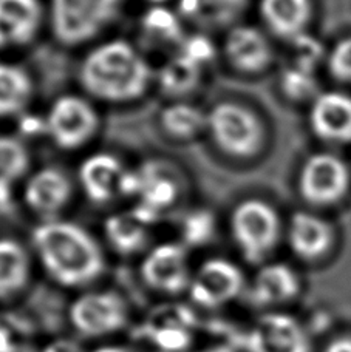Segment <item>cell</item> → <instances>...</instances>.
Instances as JSON below:
<instances>
[{"label":"cell","mask_w":351,"mask_h":352,"mask_svg":"<svg viewBox=\"0 0 351 352\" xmlns=\"http://www.w3.org/2000/svg\"><path fill=\"white\" fill-rule=\"evenodd\" d=\"M33 246L43 269L62 286H85L104 270L99 244L74 223L48 219L39 224L33 230Z\"/></svg>","instance_id":"6da1fadb"},{"label":"cell","mask_w":351,"mask_h":352,"mask_svg":"<svg viewBox=\"0 0 351 352\" xmlns=\"http://www.w3.org/2000/svg\"><path fill=\"white\" fill-rule=\"evenodd\" d=\"M79 79L92 96L121 104L146 93L152 68L131 43L116 39L101 43L85 56Z\"/></svg>","instance_id":"7a4b0ae2"},{"label":"cell","mask_w":351,"mask_h":352,"mask_svg":"<svg viewBox=\"0 0 351 352\" xmlns=\"http://www.w3.org/2000/svg\"><path fill=\"white\" fill-rule=\"evenodd\" d=\"M123 0H52L50 22L56 39L79 45L115 21Z\"/></svg>","instance_id":"3957f363"},{"label":"cell","mask_w":351,"mask_h":352,"mask_svg":"<svg viewBox=\"0 0 351 352\" xmlns=\"http://www.w3.org/2000/svg\"><path fill=\"white\" fill-rule=\"evenodd\" d=\"M215 146L234 158H253L263 146V125L255 113L237 102H220L208 113Z\"/></svg>","instance_id":"277c9868"},{"label":"cell","mask_w":351,"mask_h":352,"mask_svg":"<svg viewBox=\"0 0 351 352\" xmlns=\"http://www.w3.org/2000/svg\"><path fill=\"white\" fill-rule=\"evenodd\" d=\"M231 232L244 258L257 264L265 260L277 244L280 219L265 201L246 199L231 215Z\"/></svg>","instance_id":"5b68a950"},{"label":"cell","mask_w":351,"mask_h":352,"mask_svg":"<svg viewBox=\"0 0 351 352\" xmlns=\"http://www.w3.org/2000/svg\"><path fill=\"white\" fill-rule=\"evenodd\" d=\"M180 193L177 178L161 162H146L136 170H127L123 197H135L131 210L144 224H153L171 209Z\"/></svg>","instance_id":"8992f818"},{"label":"cell","mask_w":351,"mask_h":352,"mask_svg":"<svg viewBox=\"0 0 351 352\" xmlns=\"http://www.w3.org/2000/svg\"><path fill=\"white\" fill-rule=\"evenodd\" d=\"M99 118L89 100L65 94L54 100L45 118V133L56 146L74 150L85 146L98 131Z\"/></svg>","instance_id":"52a82bcc"},{"label":"cell","mask_w":351,"mask_h":352,"mask_svg":"<svg viewBox=\"0 0 351 352\" xmlns=\"http://www.w3.org/2000/svg\"><path fill=\"white\" fill-rule=\"evenodd\" d=\"M68 316L81 336L103 337L123 329L129 311L115 292H89L73 301Z\"/></svg>","instance_id":"ba28073f"},{"label":"cell","mask_w":351,"mask_h":352,"mask_svg":"<svg viewBox=\"0 0 351 352\" xmlns=\"http://www.w3.org/2000/svg\"><path fill=\"white\" fill-rule=\"evenodd\" d=\"M243 289V272L233 261L212 258L204 261L192 276L189 295L198 306L220 307L228 305Z\"/></svg>","instance_id":"9c48e42d"},{"label":"cell","mask_w":351,"mask_h":352,"mask_svg":"<svg viewBox=\"0 0 351 352\" xmlns=\"http://www.w3.org/2000/svg\"><path fill=\"white\" fill-rule=\"evenodd\" d=\"M141 276L156 292L177 295L191 285L189 261L183 244L162 243L146 255L141 264Z\"/></svg>","instance_id":"30bf717a"},{"label":"cell","mask_w":351,"mask_h":352,"mask_svg":"<svg viewBox=\"0 0 351 352\" xmlns=\"http://www.w3.org/2000/svg\"><path fill=\"white\" fill-rule=\"evenodd\" d=\"M246 343L249 352H311V340L304 326L281 312L259 318Z\"/></svg>","instance_id":"8fae6325"},{"label":"cell","mask_w":351,"mask_h":352,"mask_svg":"<svg viewBox=\"0 0 351 352\" xmlns=\"http://www.w3.org/2000/svg\"><path fill=\"white\" fill-rule=\"evenodd\" d=\"M348 181L347 166L337 156L315 155L300 173V192L312 204H330L343 197Z\"/></svg>","instance_id":"7c38bea8"},{"label":"cell","mask_w":351,"mask_h":352,"mask_svg":"<svg viewBox=\"0 0 351 352\" xmlns=\"http://www.w3.org/2000/svg\"><path fill=\"white\" fill-rule=\"evenodd\" d=\"M127 170L115 155L95 153L81 164L79 181L87 197L104 204L123 195Z\"/></svg>","instance_id":"4fadbf2b"},{"label":"cell","mask_w":351,"mask_h":352,"mask_svg":"<svg viewBox=\"0 0 351 352\" xmlns=\"http://www.w3.org/2000/svg\"><path fill=\"white\" fill-rule=\"evenodd\" d=\"M43 21L41 0H0V50L27 45Z\"/></svg>","instance_id":"5bb4252c"},{"label":"cell","mask_w":351,"mask_h":352,"mask_svg":"<svg viewBox=\"0 0 351 352\" xmlns=\"http://www.w3.org/2000/svg\"><path fill=\"white\" fill-rule=\"evenodd\" d=\"M25 203L39 215H58L72 198V182L64 172L54 167L41 168L30 176L23 190Z\"/></svg>","instance_id":"9a60e30c"},{"label":"cell","mask_w":351,"mask_h":352,"mask_svg":"<svg viewBox=\"0 0 351 352\" xmlns=\"http://www.w3.org/2000/svg\"><path fill=\"white\" fill-rule=\"evenodd\" d=\"M224 53L235 70L249 74L263 72L273 59V50L265 34L249 25H238L229 31Z\"/></svg>","instance_id":"2e32d148"},{"label":"cell","mask_w":351,"mask_h":352,"mask_svg":"<svg viewBox=\"0 0 351 352\" xmlns=\"http://www.w3.org/2000/svg\"><path fill=\"white\" fill-rule=\"evenodd\" d=\"M310 122L315 133L325 141H351V96L325 93L311 107Z\"/></svg>","instance_id":"e0dca14e"},{"label":"cell","mask_w":351,"mask_h":352,"mask_svg":"<svg viewBox=\"0 0 351 352\" xmlns=\"http://www.w3.org/2000/svg\"><path fill=\"white\" fill-rule=\"evenodd\" d=\"M299 291L297 274L284 263H273L255 275L251 297L257 306H277L296 298Z\"/></svg>","instance_id":"ac0fdd59"},{"label":"cell","mask_w":351,"mask_h":352,"mask_svg":"<svg viewBox=\"0 0 351 352\" xmlns=\"http://www.w3.org/2000/svg\"><path fill=\"white\" fill-rule=\"evenodd\" d=\"M260 14L271 33L296 39L311 16L310 0H260Z\"/></svg>","instance_id":"d6986e66"},{"label":"cell","mask_w":351,"mask_h":352,"mask_svg":"<svg viewBox=\"0 0 351 352\" xmlns=\"http://www.w3.org/2000/svg\"><path fill=\"white\" fill-rule=\"evenodd\" d=\"M331 228L311 213L299 212L290 224V244L294 254L304 260H316L331 246Z\"/></svg>","instance_id":"ffe728a7"},{"label":"cell","mask_w":351,"mask_h":352,"mask_svg":"<svg viewBox=\"0 0 351 352\" xmlns=\"http://www.w3.org/2000/svg\"><path fill=\"white\" fill-rule=\"evenodd\" d=\"M248 0H180V17L204 27H224L246 10Z\"/></svg>","instance_id":"44dd1931"},{"label":"cell","mask_w":351,"mask_h":352,"mask_svg":"<svg viewBox=\"0 0 351 352\" xmlns=\"http://www.w3.org/2000/svg\"><path fill=\"white\" fill-rule=\"evenodd\" d=\"M105 238L116 252L131 255L140 252L147 243V224H144L134 212L110 215L104 223Z\"/></svg>","instance_id":"7402d4cb"},{"label":"cell","mask_w":351,"mask_h":352,"mask_svg":"<svg viewBox=\"0 0 351 352\" xmlns=\"http://www.w3.org/2000/svg\"><path fill=\"white\" fill-rule=\"evenodd\" d=\"M30 278V256L22 244L0 238V298L25 287Z\"/></svg>","instance_id":"603a6c76"},{"label":"cell","mask_w":351,"mask_h":352,"mask_svg":"<svg viewBox=\"0 0 351 352\" xmlns=\"http://www.w3.org/2000/svg\"><path fill=\"white\" fill-rule=\"evenodd\" d=\"M33 96V80L23 68L0 64V116H14L27 109Z\"/></svg>","instance_id":"cb8c5ba5"},{"label":"cell","mask_w":351,"mask_h":352,"mask_svg":"<svg viewBox=\"0 0 351 352\" xmlns=\"http://www.w3.org/2000/svg\"><path fill=\"white\" fill-rule=\"evenodd\" d=\"M30 155L23 144L10 136H0V207L11 203L12 188L27 173Z\"/></svg>","instance_id":"d4e9b609"},{"label":"cell","mask_w":351,"mask_h":352,"mask_svg":"<svg viewBox=\"0 0 351 352\" xmlns=\"http://www.w3.org/2000/svg\"><path fill=\"white\" fill-rule=\"evenodd\" d=\"M187 312L156 314L149 324V337L160 349L166 352H178L189 348L192 336L187 322Z\"/></svg>","instance_id":"484cf974"},{"label":"cell","mask_w":351,"mask_h":352,"mask_svg":"<svg viewBox=\"0 0 351 352\" xmlns=\"http://www.w3.org/2000/svg\"><path fill=\"white\" fill-rule=\"evenodd\" d=\"M203 67L177 53L169 59L158 72V82L161 90L171 96H184L202 82Z\"/></svg>","instance_id":"4316f807"},{"label":"cell","mask_w":351,"mask_h":352,"mask_svg":"<svg viewBox=\"0 0 351 352\" xmlns=\"http://www.w3.org/2000/svg\"><path fill=\"white\" fill-rule=\"evenodd\" d=\"M141 30L146 39L155 45L180 47L184 34L181 30V17L162 5H155L141 19Z\"/></svg>","instance_id":"83f0119b"},{"label":"cell","mask_w":351,"mask_h":352,"mask_svg":"<svg viewBox=\"0 0 351 352\" xmlns=\"http://www.w3.org/2000/svg\"><path fill=\"white\" fill-rule=\"evenodd\" d=\"M161 124L177 140H191L208 129V115L192 104L175 102L162 110Z\"/></svg>","instance_id":"f1b7e54d"},{"label":"cell","mask_w":351,"mask_h":352,"mask_svg":"<svg viewBox=\"0 0 351 352\" xmlns=\"http://www.w3.org/2000/svg\"><path fill=\"white\" fill-rule=\"evenodd\" d=\"M217 229L215 217L211 210L195 209L186 213L181 223V238L183 246L200 248L208 244L214 238Z\"/></svg>","instance_id":"f546056e"},{"label":"cell","mask_w":351,"mask_h":352,"mask_svg":"<svg viewBox=\"0 0 351 352\" xmlns=\"http://www.w3.org/2000/svg\"><path fill=\"white\" fill-rule=\"evenodd\" d=\"M178 53L204 68V65H208L214 59L215 47L206 36L193 34L184 37L178 47Z\"/></svg>","instance_id":"4dcf8cb0"},{"label":"cell","mask_w":351,"mask_h":352,"mask_svg":"<svg viewBox=\"0 0 351 352\" xmlns=\"http://www.w3.org/2000/svg\"><path fill=\"white\" fill-rule=\"evenodd\" d=\"M330 68L334 76L343 80H351V39L337 43L331 53Z\"/></svg>","instance_id":"1f68e13d"},{"label":"cell","mask_w":351,"mask_h":352,"mask_svg":"<svg viewBox=\"0 0 351 352\" xmlns=\"http://www.w3.org/2000/svg\"><path fill=\"white\" fill-rule=\"evenodd\" d=\"M284 88L290 96L300 98L310 90V78L302 70H288L284 76Z\"/></svg>","instance_id":"d6a6232c"},{"label":"cell","mask_w":351,"mask_h":352,"mask_svg":"<svg viewBox=\"0 0 351 352\" xmlns=\"http://www.w3.org/2000/svg\"><path fill=\"white\" fill-rule=\"evenodd\" d=\"M323 352H351V337H337L331 340Z\"/></svg>","instance_id":"836d02e7"},{"label":"cell","mask_w":351,"mask_h":352,"mask_svg":"<svg viewBox=\"0 0 351 352\" xmlns=\"http://www.w3.org/2000/svg\"><path fill=\"white\" fill-rule=\"evenodd\" d=\"M45 352H76L70 343H64V342H59V343H54L52 348H48Z\"/></svg>","instance_id":"e575fe53"},{"label":"cell","mask_w":351,"mask_h":352,"mask_svg":"<svg viewBox=\"0 0 351 352\" xmlns=\"http://www.w3.org/2000/svg\"><path fill=\"white\" fill-rule=\"evenodd\" d=\"M93 352H131L127 348H121V346H104V348H99Z\"/></svg>","instance_id":"d590c367"},{"label":"cell","mask_w":351,"mask_h":352,"mask_svg":"<svg viewBox=\"0 0 351 352\" xmlns=\"http://www.w3.org/2000/svg\"><path fill=\"white\" fill-rule=\"evenodd\" d=\"M197 352H233V349H229L228 346H215V348H208Z\"/></svg>","instance_id":"8d00e7d4"},{"label":"cell","mask_w":351,"mask_h":352,"mask_svg":"<svg viewBox=\"0 0 351 352\" xmlns=\"http://www.w3.org/2000/svg\"><path fill=\"white\" fill-rule=\"evenodd\" d=\"M150 3H153V5H162L164 2H167V0H149Z\"/></svg>","instance_id":"74e56055"}]
</instances>
